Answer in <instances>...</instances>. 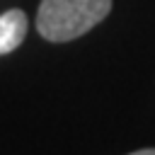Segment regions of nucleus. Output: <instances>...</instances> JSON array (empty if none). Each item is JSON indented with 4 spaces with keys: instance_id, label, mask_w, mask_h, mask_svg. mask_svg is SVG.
<instances>
[{
    "instance_id": "obj_2",
    "label": "nucleus",
    "mask_w": 155,
    "mask_h": 155,
    "mask_svg": "<svg viewBox=\"0 0 155 155\" xmlns=\"http://www.w3.org/2000/svg\"><path fill=\"white\" fill-rule=\"evenodd\" d=\"M27 36V15L17 7L0 15V56L12 53Z\"/></svg>"
},
{
    "instance_id": "obj_1",
    "label": "nucleus",
    "mask_w": 155,
    "mask_h": 155,
    "mask_svg": "<svg viewBox=\"0 0 155 155\" xmlns=\"http://www.w3.org/2000/svg\"><path fill=\"white\" fill-rule=\"evenodd\" d=\"M111 12V0H41L36 29L46 41L63 44L87 34Z\"/></svg>"
},
{
    "instance_id": "obj_3",
    "label": "nucleus",
    "mask_w": 155,
    "mask_h": 155,
    "mask_svg": "<svg viewBox=\"0 0 155 155\" xmlns=\"http://www.w3.org/2000/svg\"><path fill=\"white\" fill-rule=\"evenodd\" d=\"M128 155H155V148H143V150H133Z\"/></svg>"
}]
</instances>
